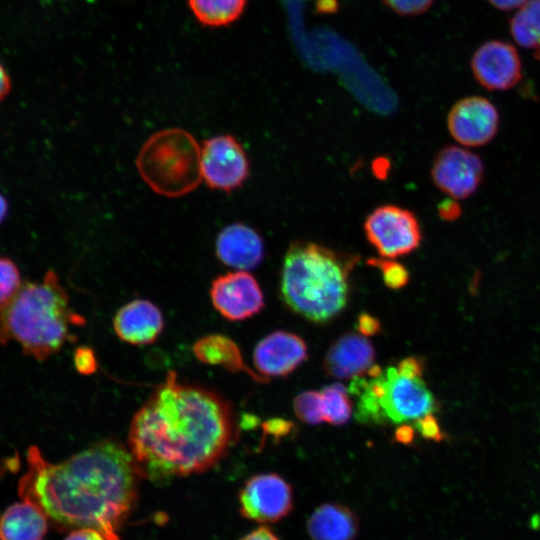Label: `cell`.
<instances>
[{
  "mask_svg": "<svg viewBox=\"0 0 540 540\" xmlns=\"http://www.w3.org/2000/svg\"><path fill=\"white\" fill-rule=\"evenodd\" d=\"M215 251L222 264L245 271L256 268L262 262L264 242L252 227L234 223L218 234Z\"/></svg>",
  "mask_w": 540,
  "mask_h": 540,
  "instance_id": "9a60e30c",
  "label": "cell"
},
{
  "mask_svg": "<svg viewBox=\"0 0 540 540\" xmlns=\"http://www.w3.org/2000/svg\"><path fill=\"white\" fill-rule=\"evenodd\" d=\"M297 417L307 424H319L324 420L321 392L305 391L296 396L293 402Z\"/></svg>",
  "mask_w": 540,
  "mask_h": 540,
  "instance_id": "cb8c5ba5",
  "label": "cell"
},
{
  "mask_svg": "<svg viewBox=\"0 0 540 540\" xmlns=\"http://www.w3.org/2000/svg\"><path fill=\"white\" fill-rule=\"evenodd\" d=\"M364 231L368 242L383 258L410 254L422 241L421 227L414 213L396 205L374 209L365 219Z\"/></svg>",
  "mask_w": 540,
  "mask_h": 540,
  "instance_id": "8992f818",
  "label": "cell"
},
{
  "mask_svg": "<svg viewBox=\"0 0 540 540\" xmlns=\"http://www.w3.org/2000/svg\"><path fill=\"white\" fill-rule=\"evenodd\" d=\"M396 369L403 375L422 377L423 365L420 359L408 357L400 361L397 364Z\"/></svg>",
  "mask_w": 540,
  "mask_h": 540,
  "instance_id": "1f68e13d",
  "label": "cell"
},
{
  "mask_svg": "<svg viewBox=\"0 0 540 540\" xmlns=\"http://www.w3.org/2000/svg\"><path fill=\"white\" fill-rule=\"evenodd\" d=\"M116 335L131 345L156 341L164 328L161 310L151 301L136 299L122 306L113 320Z\"/></svg>",
  "mask_w": 540,
  "mask_h": 540,
  "instance_id": "2e32d148",
  "label": "cell"
},
{
  "mask_svg": "<svg viewBox=\"0 0 540 540\" xmlns=\"http://www.w3.org/2000/svg\"><path fill=\"white\" fill-rule=\"evenodd\" d=\"M64 540H107L103 534L93 528L73 530Z\"/></svg>",
  "mask_w": 540,
  "mask_h": 540,
  "instance_id": "836d02e7",
  "label": "cell"
},
{
  "mask_svg": "<svg viewBox=\"0 0 540 540\" xmlns=\"http://www.w3.org/2000/svg\"><path fill=\"white\" fill-rule=\"evenodd\" d=\"M510 33L522 47L540 53V0H528L510 20Z\"/></svg>",
  "mask_w": 540,
  "mask_h": 540,
  "instance_id": "7402d4cb",
  "label": "cell"
},
{
  "mask_svg": "<svg viewBox=\"0 0 540 540\" xmlns=\"http://www.w3.org/2000/svg\"><path fill=\"white\" fill-rule=\"evenodd\" d=\"M471 70L479 84L489 91L508 90L522 76L517 50L511 44L498 40L487 41L474 52Z\"/></svg>",
  "mask_w": 540,
  "mask_h": 540,
  "instance_id": "4fadbf2b",
  "label": "cell"
},
{
  "mask_svg": "<svg viewBox=\"0 0 540 540\" xmlns=\"http://www.w3.org/2000/svg\"><path fill=\"white\" fill-rule=\"evenodd\" d=\"M22 285L17 265L7 257H0V309L16 295Z\"/></svg>",
  "mask_w": 540,
  "mask_h": 540,
  "instance_id": "484cf974",
  "label": "cell"
},
{
  "mask_svg": "<svg viewBox=\"0 0 540 540\" xmlns=\"http://www.w3.org/2000/svg\"><path fill=\"white\" fill-rule=\"evenodd\" d=\"M358 531L357 515L338 503L321 504L307 521V532L312 540H354Z\"/></svg>",
  "mask_w": 540,
  "mask_h": 540,
  "instance_id": "ac0fdd59",
  "label": "cell"
},
{
  "mask_svg": "<svg viewBox=\"0 0 540 540\" xmlns=\"http://www.w3.org/2000/svg\"><path fill=\"white\" fill-rule=\"evenodd\" d=\"M249 160L240 142L232 135H218L203 142L201 172L206 185L231 192L249 176Z\"/></svg>",
  "mask_w": 540,
  "mask_h": 540,
  "instance_id": "52a82bcc",
  "label": "cell"
},
{
  "mask_svg": "<svg viewBox=\"0 0 540 540\" xmlns=\"http://www.w3.org/2000/svg\"><path fill=\"white\" fill-rule=\"evenodd\" d=\"M538 56H539V59H540V54H538Z\"/></svg>",
  "mask_w": 540,
  "mask_h": 540,
  "instance_id": "ab89813d",
  "label": "cell"
},
{
  "mask_svg": "<svg viewBox=\"0 0 540 540\" xmlns=\"http://www.w3.org/2000/svg\"><path fill=\"white\" fill-rule=\"evenodd\" d=\"M239 503L244 518L258 523H276L293 510L292 487L278 474H258L245 483Z\"/></svg>",
  "mask_w": 540,
  "mask_h": 540,
  "instance_id": "ba28073f",
  "label": "cell"
},
{
  "mask_svg": "<svg viewBox=\"0 0 540 540\" xmlns=\"http://www.w3.org/2000/svg\"><path fill=\"white\" fill-rule=\"evenodd\" d=\"M413 437H414L413 429L411 426H408V425L400 426L395 433L396 440L403 444L411 443L413 440Z\"/></svg>",
  "mask_w": 540,
  "mask_h": 540,
  "instance_id": "74e56055",
  "label": "cell"
},
{
  "mask_svg": "<svg viewBox=\"0 0 540 540\" xmlns=\"http://www.w3.org/2000/svg\"><path fill=\"white\" fill-rule=\"evenodd\" d=\"M236 435L234 412L225 399L182 383L169 371L134 414L127 444L140 477L163 484L214 466Z\"/></svg>",
  "mask_w": 540,
  "mask_h": 540,
  "instance_id": "6da1fadb",
  "label": "cell"
},
{
  "mask_svg": "<svg viewBox=\"0 0 540 540\" xmlns=\"http://www.w3.org/2000/svg\"><path fill=\"white\" fill-rule=\"evenodd\" d=\"M367 264L381 271L385 285L394 290L403 288L409 281L407 268L394 259L371 258Z\"/></svg>",
  "mask_w": 540,
  "mask_h": 540,
  "instance_id": "d4e9b609",
  "label": "cell"
},
{
  "mask_svg": "<svg viewBox=\"0 0 540 540\" xmlns=\"http://www.w3.org/2000/svg\"><path fill=\"white\" fill-rule=\"evenodd\" d=\"M307 359V346L302 338L286 331H275L255 347L253 361L264 376H286Z\"/></svg>",
  "mask_w": 540,
  "mask_h": 540,
  "instance_id": "5bb4252c",
  "label": "cell"
},
{
  "mask_svg": "<svg viewBox=\"0 0 540 540\" xmlns=\"http://www.w3.org/2000/svg\"><path fill=\"white\" fill-rule=\"evenodd\" d=\"M70 306L69 296L53 270L40 282H24L0 309V345L14 341L23 352L45 360L75 340L73 327L85 324Z\"/></svg>",
  "mask_w": 540,
  "mask_h": 540,
  "instance_id": "3957f363",
  "label": "cell"
},
{
  "mask_svg": "<svg viewBox=\"0 0 540 540\" xmlns=\"http://www.w3.org/2000/svg\"><path fill=\"white\" fill-rule=\"evenodd\" d=\"M193 352L196 358L203 363L220 365L233 372L245 371L257 381H266V379L258 377L244 364L236 343L224 335L213 334L202 337L194 344Z\"/></svg>",
  "mask_w": 540,
  "mask_h": 540,
  "instance_id": "ffe728a7",
  "label": "cell"
},
{
  "mask_svg": "<svg viewBox=\"0 0 540 540\" xmlns=\"http://www.w3.org/2000/svg\"><path fill=\"white\" fill-rule=\"evenodd\" d=\"M210 298L214 308L230 321H241L258 314L264 296L255 277L247 271L228 272L213 279Z\"/></svg>",
  "mask_w": 540,
  "mask_h": 540,
  "instance_id": "7c38bea8",
  "label": "cell"
},
{
  "mask_svg": "<svg viewBox=\"0 0 540 540\" xmlns=\"http://www.w3.org/2000/svg\"><path fill=\"white\" fill-rule=\"evenodd\" d=\"M8 210L6 199L0 194V223L4 220Z\"/></svg>",
  "mask_w": 540,
  "mask_h": 540,
  "instance_id": "f35d334b",
  "label": "cell"
},
{
  "mask_svg": "<svg viewBox=\"0 0 540 540\" xmlns=\"http://www.w3.org/2000/svg\"><path fill=\"white\" fill-rule=\"evenodd\" d=\"M324 420L333 425L345 424L352 412L348 389L342 384L326 386L321 391Z\"/></svg>",
  "mask_w": 540,
  "mask_h": 540,
  "instance_id": "603a6c76",
  "label": "cell"
},
{
  "mask_svg": "<svg viewBox=\"0 0 540 540\" xmlns=\"http://www.w3.org/2000/svg\"><path fill=\"white\" fill-rule=\"evenodd\" d=\"M497 108L481 96L457 101L447 116L449 133L465 147H481L493 140L499 129Z\"/></svg>",
  "mask_w": 540,
  "mask_h": 540,
  "instance_id": "8fae6325",
  "label": "cell"
},
{
  "mask_svg": "<svg viewBox=\"0 0 540 540\" xmlns=\"http://www.w3.org/2000/svg\"><path fill=\"white\" fill-rule=\"evenodd\" d=\"M27 471L19 481L23 500L59 525L93 528L107 540L119 530L137 498L140 475L128 448L103 440L59 463L29 447Z\"/></svg>",
  "mask_w": 540,
  "mask_h": 540,
  "instance_id": "7a4b0ae2",
  "label": "cell"
},
{
  "mask_svg": "<svg viewBox=\"0 0 540 540\" xmlns=\"http://www.w3.org/2000/svg\"><path fill=\"white\" fill-rule=\"evenodd\" d=\"M11 90V79L0 63V102L9 94Z\"/></svg>",
  "mask_w": 540,
  "mask_h": 540,
  "instance_id": "8d00e7d4",
  "label": "cell"
},
{
  "mask_svg": "<svg viewBox=\"0 0 540 540\" xmlns=\"http://www.w3.org/2000/svg\"><path fill=\"white\" fill-rule=\"evenodd\" d=\"M136 167L154 192L180 197L193 191L202 180L201 147L184 129H164L144 143Z\"/></svg>",
  "mask_w": 540,
  "mask_h": 540,
  "instance_id": "5b68a950",
  "label": "cell"
},
{
  "mask_svg": "<svg viewBox=\"0 0 540 540\" xmlns=\"http://www.w3.org/2000/svg\"><path fill=\"white\" fill-rule=\"evenodd\" d=\"M196 19L204 26L222 27L237 21L247 0H188Z\"/></svg>",
  "mask_w": 540,
  "mask_h": 540,
  "instance_id": "44dd1931",
  "label": "cell"
},
{
  "mask_svg": "<svg viewBox=\"0 0 540 540\" xmlns=\"http://www.w3.org/2000/svg\"><path fill=\"white\" fill-rule=\"evenodd\" d=\"M357 261L358 256L342 254L318 243L292 242L281 273L285 303L314 322L334 318L347 304L349 274Z\"/></svg>",
  "mask_w": 540,
  "mask_h": 540,
  "instance_id": "277c9868",
  "label": "cell"
},
{
  "mask_svg": "<svg viewBox=\"0 0 540 540\" xmlns=\"http://www.w3.org/2000/svg\"><path fill=\"white\" fill-rule=\"evenodd\" d=\"M74 364L78 372L84 375L96 371L97 362L93 351L88 347H79L74 354Z\"/></svg>",
  "mask_w": 540,
  "mask_h": 540,
  "instance_id": "83f0119b",
  "label": "cell"
},
{
  "mask_svg": "<svg viewBox=\"0 0 540 540\" xmlns=\"http://www.w3.org/2000/svg\"><path fill=\"white\" fill-rule=\"evenodd\" d=\"M455 199H449L441 202L438 206V213L443 220L453 221L457 219L461 214V207L454 201Z\"/></svg>",
  "mask_w": 540,
  "mask_h": 540,
  "instance_id": "d6a6232c",
  "label": "cell"
},
{
  "mask_svg": "<svg viewBox=\"0 0 540 540\" xmlns=\"http://www.w3.org/2000/svg\"><path fill=\"white\" fill-rule=\"evenodd\" d=\"M47 519L35 504L26 500L15 503L0 516V540H43Z\"/></svg>",
  "mask_w": 540,
  "mask_h": 540,
  "instance_id": "d6986e66",
  "label": "cell"
},
{
  "mask_svg": "<svg viewBox=\"0 0 540 540\" xmlns=\"http://www.w3.org/2000/svg\"><path fill=\"white\" fill-rule=\"evenodd\" d=\"M293 424L287 420L275 418L264 423V431L275 438H280L289 434Z\"/></svg>",
  "mask_w": 540,
  "mask_h": 540,
  "instance_id": "4dcf8cb0",
  "label": "cell"
},
{
  "mask_svg": "<svg viewBox=\"0 0 540 540\" xmlns=\"http://www.w3.org/2000/svg\"><path fill=\"white\" fill-rule=\"evenodd\" d=\"M495 8L503 11L513 10L521 7L528 0H488Z\"/></svg>",
  "mask_w": 540,
  "mask_h": 540,
  "instance_id": "d590c367",
  "label": "cell"
},
{
  "mask_svg": "<svg viewBox=\"0 0 540 540\" xmlns=\"http://www.w3.org/2000/svg\"><path fill=\"white\" fill-rule=\"evenodd\" d=\"M241 540H279V538L271 529L261 526L245 535Z\"/></svg>",
  "mask_w": 540,
  "mask_h": 540,
  "instance_id": "e575fe53",
  "label": "cell"
},
{
  "mask_svg": "<svg viewBox=\"0 0 540 540\" xmlns=\"http://www.w3.org/2000/svg\"><path fill=\"white\" fill-rule=\"evenodd\" d=\"M431 177L438 189L455 200L473 195L484 177L482 159L472 151L448 145L436 155L431 167Z\"/></svg>",
  "mask_w": 540,
  "mask_h": 540,
  "instance_id": "30bf717a",
  "label": "cell"
},
{
  "mask_svg": "<svg viewBox=\"0 0 540 540\" xmlns=\"http://www.w3.org/2000/svg\"><path fill=\"white\" fill-rule=\"evenodd\" d=\"M379 404L386 420L393 423L418 419L436 409L435 398L422 378L403 375L396 367L383 372Z\"/></svg>",
  "mask_w": 540,
  "mask_h": 540,
  "instance_id": "9c48e42d",
  "label": "cell"
},
{
  "mask_svg": "<svg viewBox=\"0 0 540 540\" xmlns=\"http://www.w3.org/2000/svg\"><path fill=\"white\" fill-rule=\"evenodd\" d=\"M356 329L363 336H373L380 330V322L374 316L368 313H362L358 316Z\"/></svg>",
  "mask_w": 540,
  "mask_h": 540,
  "instance_id": "f546056e",
  "label": "cell"
},
{
  "mask_svg": "<svg viewBox=\"0 0 540 540\" xmlns=\"http://www.w3.org/2000/svg\"><path fill=\"white\" fill-rule=\"evenodd\" d=\"M435 0H383L393 12L401 16H417L426 12Z\"/></svg>",
  "mask_w": 540,
  "mask_h": 540,
  "instance_id": "4316f807",
  "label": "cell"
},
{
  "mask_svg": "<svg viewBox=\"0 0 540 540\" xmlns=\"http://www.w3.org/2000/svg\"><path fill=\"white\" fill-rule=\"evenodd\" d=\"M375 350L363 335L348 333L339 337L328 349L324 370L333 377L348 379L361 376L374 361Z\"/></svg>",
  "mask_w": 540,
  "mask_h": 540,
  "instance_id": "e0dca14e",
  "label": "cell"
},
{
  "mask_svg": "<svg viewBox=\"0 0 540 540\" xmlns=\"http://www.w3.org/2000/svg\"><path fill=\"white\" fill-rule=\"evenodd\" d=\"M416 429L421 435L430 440L440 441L443 439L440 426L434 416L427 414L421 418L416 419Z\"/></svg>",
  "mask_w": 540,
  "mask_h": 540,
  "instance_id": "f1b7e54d",
  "label": "cell"
}]
</instances>
